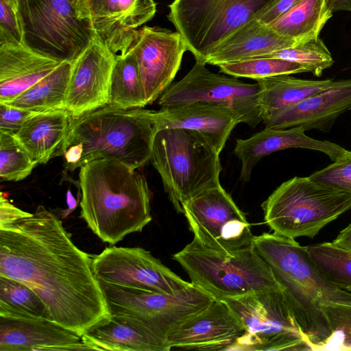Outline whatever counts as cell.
I'll return each instance as SVG.
<instances>
[{"label":"cell","mask_w":351,"mask_h":351,"mask_svg":"<svg viewBox=\"0 0 351 351\" xmlns=\"http://www.w3.org/2000/svg\"><path fill=\"white\" fill-rule=\"evenodd\" d=\"M12 5L18 9V0H8Z\"/></svg>","instance_id":"obj_45"},{"label":"cell","mask_w":351,"mask_h":351,"mask_svg":"<svg viewBox=\"0 0 351 351\" xmlns=\"http://www.w3.org/2000/svg\"><path fill=\"white\" fill-rule=\"evenodd\" d=\"M254 247L271 268L310 350H319L330 335L324 304L351 305V292L329 282L311 258L306 246L274 233L254 236Z\"/></svg>","instance_id":"obj_3"},{"label":"cell","mask_w":351,"mask_h":351,"mask_svg":"<svg viewBox=\"0 0 351 351\" xmlns=\"http://www.w3.org/2000/svg\"><path fill=\"white\" fill-rule=\"evenodd\" d=\"M259 85L258 103L263 120L276 110L299 101L335 86L338 80H304L290 75H280L256 80Z\"/></svg>","instance_id":"obj_27"},{"label":"cell","mask_w":351,"mask_h":351,"mask_svg":"<svg viewBox=\"0 0 351 351\" xmlns=\"http://www.w3.org/2000/svg\"><path fill=\"white\" fill-rule=\"evenodd\" d=\"M156 130L177 128L196 130L205 136L217 152L223 149L241 117L225 106L204 102L153 110Z\"/></svg>","instance_id":"obj_22"},{"label":"cell","mask_w":351,"mask_h":351,"mask_svg":"<svg viewBox=\"0 0 351 351\" xmlns=\"http://www.w3.org/2000/svg\"><path fill=\"white\" fill-rule=\"evenodd\" d=\"M92 255L80 250L62 220L43 206L0 229V276L31 288L52 319L82 333L110 316Z\"/></svg>","instance_id":"obj_1"},{"label":"cell","mask_w":351,"mask_h":351,"mask_svg":"<svg viewBox=\"0 0 351 351\" xmlns=\"http://www.w3.org/2000/svg\"><path fill=\"white\" fill-rule=\"evenodd\" d=\"M308 177L322 185L351 194V151L346 150L332 164Z\"/></svg>","instance_id":"obj_37"},{"label":"cell","mask_w":351,"mask_h":351,"mask_svg":"<svg viewBox=\"0 0 351 351\" xmlns=\"http://www.w3.org/2000/svg\"><path fill=\"white\" fill-rule=\"evenodd\" d=\"M280 58L299 63L307 72L312 73L316 77H320L323 71L334 63L329 49L319 37L256 58Z\"/></svg>","instance_id":"obj_33"},{"label":"cell","mask_w":351,"mask_h":351,"mask_svg":"<svg viewBox=\"0 0 351 351\" xmlns=\"http://www.w3.org/2000/svg\"><path fill=\"white\" fill-rule=\"evenodd\" d=\"M332 242L351 250V223L343 229Z\"/></svg>","instance_id":"obj_42"},{"label":"cell","mask_w":351,"mask_h":351,"mask_svg":"<svg viewBox=\"0 0 351 351\" xmlns=\"http://www.w3.org/2000/svg\"><path fill=\"white\" fill-rule=\"evenodd\" d=\"M219 153L202 133L169 128L157 130L150 160L178 213L202 191L220 184Z\"/></svg>","instance_id":"obj_5"},{"label":"cell","mask_w":351,"mask_h":351,"mask_svg":"<svg viewBox=\"0 0 351 351\" xmlns=\"http://www.w3.org/2000/svg\"><path fill=\"white\" fill-rule=\"evenodd\" d=\"M206 64L196 61L184 77L172 83L158 98L161 108L204 102L231 109L241 117L242 123L252 128L263 121L258 103V84L215 73Z\"/></svg>","instance_id":"obj_12"},{"label":"cell","mask_w":351,"mask_h":351,"mask_svg":"<svg viewBox=\"0 0 351 351\" xmlns=\"http://www.w3.org/2000/svg\"><path fill=\"white\" fill-rule=\"evenodd\" d=\"M91 266L97 280L117 285L174 293L192 285L140 247H108L92 255Z\"/></svg>","instance_id":"obj_14"},{"label":"cell","mask_w":351,"mask_h":351,"mask_svg":"<svg viewBox=\"0 0 351 351\" xmlns=\"http://www.w3.org/2000/svg\"><path fill=\"white\" fill-rule=\"evenodd\" d=\"M330 335L319 350H351V305L331 302L322 306Z\"/></svg>","instance_id":"obj_36"},{"label":"cell","mask_w":351,"mask_h":351,"mask_svg":"<svg viewBox=\"0 0 351 351\" xmlns=\"http://www.w3.org/2000/svg\"><path fill=\"white\" fill-rule=\"evenodd\" d=\"M244 332L243 325L227 304L215 300L172 329L166 343L169 351L231 350Z\"/></svg>","instance_id":"obj_18"},{"label":"cell","mask_w":351,"mask_h":351,"mask_svg":"<svg viewBox=\"0 0 351 351\" xmlns=\"http://www.w3.org/2000/svg\"><path fill=\"white\" fill-rule=\"evenodd\" d=\"M33 112L0 103V132L16 134Z\"/></svg>","instance_id":"obj_39"},{"label":"cell","mask_w":351,"mask_h":351,"mask_svg":"<svg viewBox=\"0 0 351 351\" xmlns=\"http://www.w3.org/2000/svg\"><path fill=\"white\" fill-rule=\"evenodd\" d=\"M66 202L68 206L67 209L63 210L61 213L62 219L67 217L76 208L78 201L75 199L71 191L69 189L66 193Z\"/></svg>","instance_id":"obj_43"},{"label":"cell","mask_w":351,"mask_h":351,"mask_svg":"<svg viewBox=\"0 0 351 351\" xmlns=\"http://www.w3.org/2000/svg\"><path fill=\"white\" fill-rule=\"evenodd\" d=\"M308 254L322 276L338 288L351 292V250L332 242L306 246Z\"/></svg>","instance_id":"obj_32"},{"label":"cell","mask_w":351,"mask_h":351,"mask_svg":"<svg viewBox=\"0 0 351 351\" xmlns=\"http://www.w3.org/2000/svg\"><path fill=\"white\" fill-rule=\"evenodd\" d=\"M0 44H23L18 9L8 0H0Z\"/></svg>","instance_id":"obj_38"},{"label":"cell","mask_w":351,"mask_h":351,"mask_svg":"<svg viewBox=\"0 0 351 351\" xmlns=\"http://www.w3.org/2000/svg\"><path fill=\"white\" fill-rule=\"evenodd\" d=\"M261 207L265 222L273 233L293 239H313L351 209V194L309 177L295 176L278 186Z\"/></svg>","instance_id":"obj_7"},{"label":"cell","mask_w":351,"mask_h":351,"mask_svg":"<svg viewBox=\"0 0 351 351\" xmlns=\"http://www.w3.org/2000/svg\"><path fill=\"white\" fill-rule=\"evenodd\" d=\"M62 62L24 44H0V103L12 101Z\"/></svg>","instance_id":"obj_23"},{"label":"cell","mask_w":351,"mask_h":351,"mask_svg":"<svg viewBox=\"0 0 351 351\" xmlns=\"http://www.w3.org/2000/svg\"><path fill=\"white\" fill-rule=\"evenodd\" d=\"M297 43L280 35L269 25L252 19L218 45L205 63L219 66L256 58Z\"/></svg>","instance_id":"obj_25"},{"label":"cell","mask_w":351,"mask_h":351,"mask_svg":"<svg viewBox=\"0 0 351 351\" xmlns=\"http://www.w3.org/2000/svg\"><path fill=\"white\" fill-rule=\"evenodd\" d=\"M245 332L231 350H310L282 289L223 300Z\"/></svg>","instance_id":"obj_8"},{"label":"cell","mask_w":351,"mask_h":351,"mask_svg":"<svg viewBox=\"0 0 351 351\" xmlns=\"http://www.w3.org/2000/svg\"><path fill=\"white\" fill-rule=\"evenodd\" d=\"M350 109L351 79L341 80L331 88L271 112L263 122L267 128H299L305 132H328L336 119Z\"/></svg>","instance_id":"obj_19"},{"label":"cell","mask_w":351,"mask_h":351,"mask_svg":"<svg viewBox=\"0 0 351 351\" xmlns=\"http://www.w3.org/2000/svg\"><path fill=\"white\" fill-rule=\"evenodd\" d=\"M182 213L193 239L205 247L232 254L254 245L245 215L221 184L186 202Z\"/></svg>","instance_id":"obj_13"},{"label":"cell","mask_w":351,"mask_h":351,"mask_svg":"<svg viewBox=\"0 0 351 351\" xmlns=\"http://www.w3.org/2000/svg\"><path fill=\"white\" fill-rule=\"evenodd\" d=\"M220 71L235 77L254 80L280 75H291L307 72L299 63L274 58L249 59L221 64Z\"/></svg>","instance_id":"obj_34"},{"label":"cell","mask_w":351,"mask_h":351,"mask_svg":"<svg viewBox=\"0 0 351 351\" xmlns=\"http://www.w3.org/2000/svg\"><path fill=\"white\" fill-rule=\"evenodd\" d=\"M0 316L31 317L53 320L45 304L31 288L19 281L1 276Z\"/></svg>","instance_id":"obj_31"},{"label":"cell","mask_w":351,"mask_h":351,"mask_svg":"<svg viewBox=\"0 0 351 351\" xmlns=\"http://www.w3.org/2000/svg\"><path fill=\"white\" fill-rule=\"evenodd\" d=\"M71 119L65 109L34 113L15 136L35 162L46 164L64 156Z\"/></svg>","instance_id":"obj_26"},{"label":"cell","mask_w":351,"mask_h":351,"mask_svg":"<svg viewBox=\"0 0 351 351\" xmlns=\"http://www.w3.org/2000/svg\"><path fill=\"white\" fill-rule=\"evenodd\" d=\"M18 14L23 44L62 62L75 60L93 38L72 0H18Z\"/></svg>","instance_id":"obj_10"},{"label":"cell","mask_w":351,"mask_h":351,"mask_svg":"<svg viewBox=\"0 0 351 351\" xmlns=\"http://www.w3.org/2000/svg\"><path fill=\"white\" fill-rule=\"evenodd\" d=\"M77 16L115 55L130 48L138 27L156 12L154 0H72Z\"/></svg>","instance_id":"obj_15"},{"label":"cell","mask_w":351,"mask_h":351,"mask_svg":"<svg viewBox=\"0 0 351 351\" xmlns=\"http://www.w3.org/2000/svg\"><path fill=\"white\" fill-rule=\"evenodd\" d=\"M156 132L153 110L108 104L72 118L66 149L74 143L82 145L76 169L95 159L108 158L137 169L150 160Z\"/></svg>","instance_id":"obj_4"},{"label":"cell","mask_w":351,"mask_h":351,"mask_svg":"<svg viewBox=\"0 0 351 351\" xmlns=\"http://www.w3.org/2000/svg\"><path fill=\"white\" fill-rule=\"evenodd\" d=\"M80 217L103 241L115 245L152 221L145 177L115 160L98 158L80 167Z\"/></svg>","instance_id":"obj_2"},{"label":"cell","mask_w":351,"mask_h":351,"mask_svg":"<svg viewBox=\"0 0 351 351\" xmlns=\"http://www.w3.org/2000/svg\"><path fill=\"white\" fill-rule=\"evenodd\" d=\"M98 281L110 315L135 319L165 341L172 329L215 300L193 284L176 293H165Z\"/></svg>","instance_id":"obj_11"},{"label":"cell","mask_w":351,"mask_h":351,"mask_svg":"<svg viewBox=\"0 0 351 351\" xmlns=\"http://www.w3.org/2000/svg\"><path fill=\"white\" fill-rule=\"evenodd\" d=\"M82 341L94 350L169 351L166 341L141 322L110 315L86 330Z\"/></svg>","instance_id":"obj_24"},{"label":"cell","mask_w":351,"mask_h":351,"mask_svg":"<svg viewBox=\"0 0 351 351\" xmlns=\"http://www.w3.org/2000/svg\"><path fill=\"white\" fill-rule=\"evenodd\" d=\"M130 48L136 58L147 104H151L172 84L186 45L178 32L144 26Z\"/></svg>","instance_id":"obj_16"},{"label":"cell","mask_w":351,"mask_h":351,"mask_svg":"<svg viewBox=\"0 0 351 351\" xmlns=\"http://www.w3.org/2000/svg\"><path fill=\"white\" fill-rule=\"evenodd\" d=\"M116 55L96 36L72 62L65 104L72 118L108 104Z\"/></svg>","instance_id":"obj_17"},{"label":"cell","mask_w":351,"mask_h":351,"mask_svg":"<svg viewBox=\"0 0 351 351\" xmlns=\"http://www.w3.org/2000/svg\"><path fill=\"white\" fill-rule=\"evenodd\" d=\"M191 282L215 300L282 289L254 245L230 254L205 247L195 239L173 255Z\"/></svg>","instance_id":"obj_6"},{"label":"cell","mask_w":351,"mask_h":351,"mask_svg":"<svg viewBox=\"0 0 351 351\" xmlns=\"http://www.w3.org/2000/svg\"><path fill=\"white\" fill-rule=\"evenodd\" d=\"M301 0H274L268 5L260 10L254 19L269 24L279 18Z\"/></svg>","instance_id":"obj_40"},{"label":"cell","mask_w":351,"mask_h":351,"mask_svg":"<svg viewBox=\"0 0 351 351\" xmlns=\"http://www.w3.org/2000/svg\"><path fill=\"white\" fill-rule=\"evenodd\" d=\"M84 350L81 335L51 319L0 316V351Z\"/></svg>","instance_id":"obj_20"},{"label":"cell","mask_w":351,"mask_h":351,"mask_svg":"<svg viewBox=\"0 0 351 351\" xmlns=\"http://www.w3.org/2000/svg\"><path fill=\"white\" fill-rule=\"evenodd\" d=\"M273 1L174 0L167 17L195 60L205 63L218 45Z\"/></svg>","instance_id":"obj_9"},{"label":"cell","mask_w":351,"mask_h":351,"mask_svg":"<svg viewBox=\"0 0 351 351\" xmlns=\"http://www.w3.org/2000/svg\"><path fill=\"white\" fill-rule=\"evenodd\" d=\"M72 62H63L7 104L33 112L65 109Z\"/></svg>","instance_id":"obj_29"},{"label":"cell","mask_w":351,"mask_h":351,"mask_svg":"<svg viewBox=\"0 0 351 351\" xmlns=\"http://www.w3.org/2000/svg\"><path fill=\"white\" fill-rule=\"evenodd\" d=\"M36 165L14 134L0 132L1 180H22L31 174Z\"/></svg>","instance_id":"obj_35"},{"label":"cell","mask_w":351,"mask_h":351,"mask_svg":"<svg viewBox=\"0 0 351 351\" xmlns=\"http://www.w3.org/2000/svg\"><path fill=\"white\" fill-rule=\"evenodd\" d=\"M289 148H304L321 152L335 161L347 149L329 141L312 138L299 128H267L236 141L233 151L241 160V179L248 181L256 163L263 157Z\"/></svg>","instance_id":"obj_21"},{"label":"cell","mask_w":351,"mask_h":351,"mask_svg":"<svg viewBox=\"0 0 351 351\" xmlns=\"http://www.w3.org/2000/svg\"><path fill=\"white\" fill-rule=\"evenodd\" d=\"M108 105L121 109L143 108L147 105L136 58L130 48L116 55Z\"/></svg>","instance_id":"obj_30"},{"label":"cell","mask_w":351,"mask_h":351,"mask_svg":"<svg viewBox=\"0 0 351 351\" xmlns=\"http://www.w3.org/2000/svg\"><path fill=\"white\" fill-rule=\"evenodd\" d=\"M32 213L21 210L13 205L5 196L0 193V229L21 219L30 217Z\"/></svg>","instance_id":"obj_41"},{"label":"cell","mask_w":351,"mask_h":351,"mask_svg":"<svg viewBox=\"0 0 351 351\" xmlns=\"http://www.w3.org/2000/svg\"><path fill=\"white\" fill-rule=\"evenodd\" d=\"M334 12L346 11L351 12V0H330Z\"/></svg>","instance_id":"obj_44"},{"label":"cell","mask_w":351,"mask_h":351,"mask_svg":"<svg viewBox=\"0 0 351 351\" xmlns=\"http://www.w3.org/2000/svg\"><path fill=\"white\" fill-rule=\"evenodd\" d=\"M333 12L330 0H301L267 25L280 35L298 43L319 37Z\"/></svg>","instance_id":"obj_28"}]
</instances>
